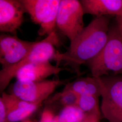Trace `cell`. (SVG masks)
I'll list each match as a JSON object with an SVG mask.
<instances>
[{
	"instance_id": "obj_1",
	"label": "cell",
	"mask_w": 122,
	"mask_h": 122,
	"mask_svg": "<svg viewBox=\"0 0 122 122\" xmlns=\"http://www.w3.org/2000/svg\"><path fill=\"white\" fill-rule=\"evenodd\" d=\"M111 16H96L73 41L63 53L56 52L53 57L56 65L69 66L78 75L81 66L97 57L105 47L108 38Z\"/></svg>"
},
{
	"instance_id": "obj_2",
	"label": "cell",
	"mask_w": 122,
	"mask_h": 122,
	"mask_svg": "<svg viewBox=\"0 0 122 122\" xmlns=\"http://www.w3.org/2000/svg\"><path fill=\"white\" fill-rule=\"evenodd\" d=\"M87 64L95 77L122 75V17L112 19L105 47Z\"/></svg>"
},
{
	"instance_id": "obj_3",
	"label": "cell",
	"mask_w": 122,
	"mask_h": 122,
	"mask_svg": "<svg viewBox=\"0 0 122 122\" xmlns=\"http://www.w3.org/2000/svg\"><path fill=\"white\" fill-rule=\"evenodd\" d=\"M59 43L56 31L39 41L26 57L15 65L0 71V92L3 93L11 80L15 77L18 71L23 67L40 61L53 59L56 52L55 46Z\"/></svg>"
},
{
	"instance_id": "obj_4",
	"label": "cell",
	"mask_w": 122,
	"mask_h": 122,
	"mask_svg": "<svg viewBox=\"0 0 122 122\" xmlns=\"http://www.w3.org/2000/svg\"><path fill=\"white\" fill-rule=\"evenodd\" d=\"M98 79L102 97L101 114L109 122H122V75Z\"/></svg>"
},
{
	"instance_id": "obj_5",
	"label": "cell",
	"mask_w": 122,
	"mask_h": 122,
	"mask_svg": "<svg viewBox=\"0 0 122 122\" xmlns=\"http://www.w3.org/2000/svg\"><path fill=\"white\" fill-rule=\"evenodd\" d=\"M32 20L39 25L40 36H47L56 31L61 0H21Z\"/></svg>"
},
{
	"instance_id": "obj_6",
	"label": "cell",
	"mask_w": 122,
	"mask_h": 122,
	"mask_svg": "<svg viewBox=\"0 0 122 122\" xmlns=\"http://www.w3.org/2000/svg\"><path fill=\"white\" fill-rule=\"evenodd\" d=\"M85 13L80 0H61L57 19V28L73 41L84 29Z\"/></svg>"
},
{
	"instance_id": "obj_7",
	"label": "cell",
	"mask_w": 122,
	"mask_h": 122,
	"mask_svg": "<svg viewBox=\"0 0 122 122\" xmlns=\"http://www.w3.org/2000/svg\"><path fill=\"white\" fill-rule=\"evenodd\" d=\"M62 83L58 80L36 81L17 80L13 85L10 94L22 100L40 105Z\"/></svg>"
},
{
	"instance_id": "obj_8",
	"label": "cell",
	"mask_w": 122,
	"mask_h": 122,
	"mask_svg": "<svg viewBox=\"0 0 122 122\" xmlns=\"http://www.w3.org/2000/svg\"><path fill=\"white\" fill-rule=\"evenodd\" d=\"M20 39L16 35L0 36V63L2 69L15 65L30 52L38 43Z\"/></svg>"
},
{
	"instance_id": "obj_9",
	"label": "cell",
	"mask_w": 122,
	"mask_h": 122,
	"mask_svg": "<svg viewBox=\"0 0 122 122\" xmlns=\"http://www.w3.org/2000/svg\"><path fill=\"white\" fill-rule=\"evenodd\" d=\"M26 12L21 0H0V31L16 35Z\"/></svg>"
},
{
	"instance_id": "obj_10",
	"label": "cell",
	"mask_w": 122,
	"mask_h": 122,
	"mask_svg": "<svg viewBox=\"0 0 122 122\" xmlns=\"http://www.w3.org/2000/svg\"><path fill=\"white\" fill-rule=\"evenodd\" d=\"M66 70H70L66 67L53 65L50 61H40L23 67L18 71L15 77L17 80L22 81H41Z\"/></svg>"
},
{
	"instance_id": "obj_11",
	"label": "cell",
	"mask_w": 122,
	"mask_h": 122,
	"mask_svg": "<svg viewBox=\"0 0 122 122\" xmlns=\"http://www.w3.org/2000/svg\"><path fill=\"white\" fill-rule=\"evenodd\" d=\"M85 14L122 17V0H80Z\"/></svg>"
},
{
	"instance_id": "obj_12",
	"label": "cell",
	"mask_w": 122,
	"mask_h": 122,
	"mask_svg": "<svg viewBox=\"0 0 122 122\" xmlns=\"http://www.w3.org/2000/svg\"><path fill=\"white\" fill-rule=\"evenodd\" d=\"M73 92L79 96L92 95L101 96V86L98 78L86 77L77 79L67 84L64 88Z\"/></svg>"
},
{
	"instance_id": "obj_13",
	"label": "cell",
	"mask_w": 122,
	"mask_h": 122,
	"mask_svg": "<svg viewBox=\"0 0 122 122\" xmlns=\"http://www.w3.org/2000/svg\"><path fill=\"white\" fill-rule=\"evenodd\" d=\"M6 108L7 112L16 109H33L37 110L40 105L22 100L12 94L3 92L0 97Z\"/></svg>"
},
{
	"instance_id": "obj_14",
	"label": "cell",
	"mask_w": 122,
	"mask_h": 122,
	"mask_svg": "<svg viewBox=\"0 0 122 122\" xmlns=\"http://www.w3.org/2000/svg\"><path fill=\"white\" fill-rule=\"evenodd\" d=\"M85 114L78 106L73 105L64 107L57 117L59 122H80Z\"/></svg>"
},
{
	"instance_id": "obj_15",
	"label": "cell",
	"mask_w": 122,
	"mask_h": 122,
	"mask_svg": "<svg viewBox=\"0 0 122 122\" xmlns=\"http://www.w3.org/2000/svg\"><path fill=\"white\" fill-rule=\"evenodd\" d=\"M76 105L85 113L100 110L99 97L92 95L79 96Z\"/></svg>"
},
{
	"instance_id": "obj_16",
	"label": "cell",
	"mask_w": 122,
	"mask_h": 122,
	"mask_svg": "<svg viewBox=\"0 0 122 122\" xmlns=\"http://www.w3.org/2000/svg\"><path fill=\"white\" fill-rule=\"evenodd\" d=\"M79 96L72 91L63 89L59 93L56 94L50 100L52 102H57L64 107L76 105Z\"/></svg>"
},
{
	"instance_id": "obj_17",
	"label": "cell",
	"mask_w": 122,
	"mask_h": 122,
	"mask_svg": "<svg viewBox=\"0 0 122 122\" xmlns=\"http://www.w3.org/2000/svg\"><path fill=\"white\" fill-rule=\"evenodd\" d=\"M36 110L33 109H19L13 110L7 112L9 122H22L34 113Z\"/></svg>"
},
{
	"instance_id": "obj_18",
	"label": "cell",
	"mask_w": 122,
	"mask_h": 122,
	"mask_svg": "<svg viewBox=\"0 0 122 122\" xmlns=\"http://www.w3.org/2000/svg\"><path fill=\"white\" fill-rule=\"evenodd\" d=\"M101 114L100 110L86 113L84 118L80 122H100Z\"/></svg>"
},
{
	"instance_id": "obj_19",
	"label": "cell",
	"mask_w": 122,
	"mask_h": 122,
	"mask_svg": "<svg viewBox=\"0 0 122 122\" xmlns=\"http://www.w3.org/2000/svg\"><path fill=\"white\" fill-rule=\"evenodd\" d=\"M55 116L50 110L45 109L42 113L39 122H51Z\"/></svg>"
},
{
	"instance_id": "obj_20",
	"label": "cell",
	"mask_w": 122,
	"mask_h": 122,
	"mask_svg": "<svg viewBox=\"0 0 122 122\" xmlns=\"http://www.w3.org/2000/svg\"><path fill=\"white\" fill-rule=\"evenodd\" d=\"M0 122H9L6 108L1 99H0Z\"/></svg>"
},
{
	"instance_id": "obj_21",
	"label": "cell",
	"mask_w": 122,
	"mask_h": 122,
	"mask_svg": "<svg viewBox=\"0 0 122 122\" xmlns=\"http://www.w3.org/2000/svg\"><path fill=\"white\" fill-rule=\"evenodd\" d=\"M51 122H59L58 121V119L57 118V116H55L54 117V118H53V119L51 121Z\"/></svg>"
},
{
	"instance_id": "obj_22",
	"label": "cell",
	"mask_w": 122,
	"mask_h": 122,
	"mask_svg": "<svg viewBox=\"0 0 122 122\" xmlns=\"http://www.w3.org/2000/svg\"><path fill=\"white\" fill-rule=\"evenodd\" d=\"M21 122H35V121H32V120H30V119H26V120H24V121H22Z\"/></svg>"
}]
</instances>
